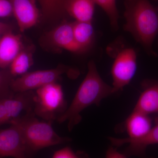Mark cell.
<instances>
[{"instance_id": "cell-19", "label": "cell", "mask_w": 158, "mask_h": 158, "mask_svg": "<svg viewBox=\"0 0 158 158\" xmlns=\"http://www.w3.org/2000/svg\"><path fill=\"white\" fill-rule=\"evenodd\" d=\"M106 12L110 19L112 27L115 30L118 28V13L116 0H94Z\"/></svg>"}, {"instance_id": "cell-25", "label": "cell", "mask_w": 158, "mask_h": 158, "mask_svg": "<svg viewBox=\"0 0 158 158\" xmlns=\"http://www.w3.org/2000/svg\"><path fill=\"white\" fill-rule=\"evenodd\" d=\"M11 31V26L8 24L0 22V35H3Z\"/></svg>"}, {"instance_id": "cell-17", "label": "cell", "mask_w": 158, "mask_h": 158, "mask_svg": "<svg viewBox=\"0 0 158 158\" xmlns=\"http://www.w3.org/2000/svg\"><path fill=\"white\" fill-rule=\"evenodd\" d=\"M42 15L45 19L55 21L62 18L65 12V0H38Z\"/></svg>"}, {"instance_id": "cell-20", "label": "cell", "mask_w": 158, "mask_h": 158, "mask_svg": "<svg viewBox=\"0 0 158 158\" xmlns=\"http://www.w3.org/2000/svg\"><path fill=\"white\" fill-rule=\"evenodd\" d=\"M13 77L10 74L0 72V100L12 96L14 92L11 90V84Z\"/></svg>"}, {"instance_id": "cell-15", "label": "cell", "mask_w": 158, "mask_h": 158, "mask_svg": "<svg viewBox=\"0 0 158 158\" xmlns=\"http://www.w3.org/2000/svg\"><path fill=\"white\" fill-rule=\"evenodd\" d=\"M133 111L148 115L158 112V83L150 85L144 89Z\"/></svg>"}, {"instance_id": "cell-3", "label": "cell", "mask_w": 158, "mask_h": 158, "mask_svg": "<svg viewBox=\"0 0 158 158\" xmlns=\"http://www.w3.org/2000/svg\"><path fill=\"white\" fill-rule=\"evenodd\" d=\"M15 119L21 128L28 145L34 153L71 141L70 138L62 137L56 133L52 127V123L39 120L34 111Z\"/></svg>"}, {"instance_id": "cell-27", "label": "cell", "mask_w": 158, "mask_h": 158, "mask_svg": "<svg viewBox=\"0 0 158 158\" xmlns=\"http://www.w3.org/2000/svg\"><path fill=\"white\" fill-rule=\"evenodd\" d=\"M155 1H158V0H155Z\"/></svg>"}, {"instance_id": "cell-13", "label": "cell", "mask_w": 158, "mask_h": 158, "mask_svg": "<svg viewBox=\"0 0 158 158\" xmlns=\"http://www.w3.org/2000/svg\"><path fill=\"white\" fill-rule=\"evenodd\" d=\"M121 127H123L128 135V138H141L152 128V121L147 114L133 111Z\"/></svg>"}, {"instance_id": "cell-26", "label": "cell", "mask_w": 158, "mask_h": 158, "mask_svg": "<svg viewBox=\"0 0 158 158\" xmlns=\"http://www.w3.org/2000/svg\"><path fill=\"white\" fill-rule=\"evenodd\" d=\"M157 11H158V8L157 9Z\"/></svg>"}, {"instance_id": "cell-24", "label": "cell", "mask_w": 158, "mask_h": 158, "mask_svg": "<svg viewBox=\"0 0 158 158\" xmlns=\"http://www.w3.org/2000/svg\"><path fill=\"white\" fill-rule=\"evenodd\" d=\"M8 123L7 114L2 100H0V126Z\"/></svg>"}, {"instance_id": "cell-14", "label": "cell", "mask_w": 158, "mask_h": 158, "mask_svg": "<svg viewBox=\"0 0 158 158\" xmlns=\"http://www.w3.org/2000/svg\"><path fill=\"white\" fill-rule=\"evenodd\" d=\"M95 4L94 0H65L64 9L76 21L91 22Z\"/></svg>"}, {"instance_id": "cell-1", "label": "cell", "mask_w": 158, "mask_h": 158, "mask_svg": "<svg viewBox=\"0 0 158 158\" xmlns=\"http://www.w3.org/2000/svg\"><path fill=\"white\" fill-rule=\"evenodd\" d=\"M114 93L113 88L105 83L99 74L95 63L88 62V71L74 97L65 113L57 121L68 122V129L71 131L82 120L81 113L91 105L99 106L103 99Z\"/></svg>"}, {"instance_id": "cell-22", "label": "cell", "mask_w": 158, "mask_h": 158, "mask_svg": "<svg viewBox=\"0 0 158 158\" xmlns=\"http://www.w3.org/2000/svg\"><path fill=\"white\" fill-rule=\"evenodd\" d=\"M13 15L12 6L9 0H0V18L9 17Z\"/></svg>"}, {"instance_id": "cell-5", "label": "cell", "mask_w": 158, "mask_h": 158, "mask_svg": "<svg viewBox=\"0 0 158 158\" xmlns=\"http://www.w3.org/2000/svg\"><path fill=\"white\" fill-rule=\"evenodd\" d=\"M10 126L0 131V158H33L35 153L28 145L22 130L16 119Z\"/></svg>"}, {"instance_id": "cell-6", "label": "cell", "mask_w": 158, "mask_h": 158, "mask_svg": "<svg viewBox=\"0 0 158 158\" xmlns=\"http://www.w3.org/2000/svg\"><path fill=\"white\" fill-rule=\"evenodd\" d=\"M137 70V55L131 48H125L118 51L115 56L111 73L114 93L122 90L129 84Z\"/></svg>"}, {"instance_id": "cell-10", "label": "cell", "mask_w": 158, "mask_h": 158, "mask_svg": "<svg viewBox=\"0 0 158 158\" xmlns=\"http://www.w3.org/2000/svg\"><path fill=\"white\" fill-rule=\"evenodd\" d=\"M21 32H24L36 25L40 12L35 0H9Z\"/></svg>"}, {"instance_id": "cell-4", "label": "cell", "mask_w": 158, "mask_h": 158, "mask_svg": "<svg viewBox=\"0 0 158 158\" xmlns=\"http://www.w3.org/2000/svg\"><path fill=\"white\" fill-rule=\"evenodd\" d=\"M35 94L34 112L43 120L52 123L68 108L62 86L57 82L38 88Z\"/></svg>"}, {"instance_id": "cell-11", "label": "cell", "mask_w": 158, "mask_h": 158, "mask_svg": "<svg viewBox=\"0 0 158 158\" xmlns=\"http://www.w3.org/2000/svg\"><path fill=\"white\" fill-rule=\"evenodd\" d=\"M23 49L21 37L12 32L0 37V69L10 66L11 62Z\"/></svg>"}, {"instance_id": "cell-7", "label": "cell", "mask_w": 158, "mask_h": 158, "mask_svg": "<svg viewBox=\"0 0 158 158\" xmlns=\"http://www.w3.org/2000/svg\"><path fill=\"white\" fill-rule=\"evenodd\" d=\"M64 66L52 69L27 72L11 81V88L14 93L37 90L51 83L56 82L62 74L67 72Z\"/></svg>"}, {"instance_id": "cell-16", "label": "cell", "mask_w": 158, "mask_h": 158, "mask_svg": "<svg viewBox=\"0 0 158 158\" xmlns=\"http://www.w3.org/2000/svg\"><path fill=\"white\" fill-rule=\"evenodd\" d=\"M73 23L75 40L81 52L88 49L94 38V31L91 22L76 21Z\"/></svg>"}, {"instance_id": "cell-21", "label": "cell", "mask_w": 158, "mask_h": 158, "mask_svg": "<svg viewBox=\"0 0 158 158\" xmlns=\"http://www.w3.org/2000/svg\"><path fill=\"white\" fill-rule=\"evenodd\" d=\"M52 158H90L85 152H75L69 146L55 152Z\"/></svg>"}, {"instance_id": "cell-12", "label": "cell", "mask_w": 158, "mask_h": 158, "mask_svg": "<svg viewBox=\"0 0 158 158\" xmlns=\"http://www.w3.org/2000/svg\"><path fill=\"white\" fill-rule=\"evenodd\" d=\"M54 45L73 52H81L74 36L73 23H64L55 28L49 34Z\"/></svg>"}, {"instance_id": "cell-9", "label": "cell", "mask_w": 158, "mask_h": 158, "mask_svg": "<svg viewBox=\"0 0 158 158\" xmlns=\"http://www.w3.org/2000/svg\"><path fill=\"white\" fill-rule=\"evenodd\" d=\"M36 94L31 91L18 92L12 96L3 99L7 114L8 123L22 116L21 114L34 111Z\"/></svg>"}, {"instance_id": "cell-18", "label": "cell", "mask_w": 158, "mask_h": 158, "mask_svg": "<svg viewBox=\"0 0 158 158\" xmlns=\"http://www.w3.org/2000/svg\"><path fill=\"white\" fill-rule=\"evenodd\" d=\"M33 63L32 53L28 49H22L10 65V74L13 77L27 73Z\"/></svg>"}, {"instance_id": "cell-23", "label": "cell", "mask_w": 158, "mask_h": 158, "mask_svg": "<svg viewBox=\"0 0 158 158\" xmlns=\"http://www.w3.org/2000/svg\"><path fill=\"white\" fill-rule=\"evenodd\" d=\"M105 158H128L124 153H121L117 151V148L110 146L106 152Z\"/></svg>"}, {"instance_id": "cell-2", "label": "cell", "mask_w": 158, "mask_h": 158, "mask_svg": "<svg viewBox=\"0 0 158 158\" xmlns=\"http://www.w3.org/2000/svg\"><path fill=\"white\" fill-rule=\"evenodd\" d=\"M126 23L125 31L138 42L150 48L158 32V11L149 0H123Z\"/></svg>"}, {"instance_id": "cell-8", "label": "cell", "mask_w": 158, "mask_h": 158, "mask_svg": "<svg viewBox=\"0 0 158 158\" xmlns=\"http://www.w3.org/2000/svg\"><path fill=\"white\" fill-rule=\"evenodd\" d=\"M109 139L112 145L116 148L128 144L123 152L127 157L136 156L144 157L145 151L148 146L158 144V118L156 120L155 126L152 127L145 135L141 138H118L109 137Z\"/></svg>"}]
</instances>
